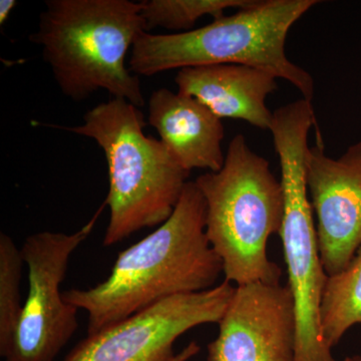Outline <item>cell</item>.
Instances as JSON below:
<instances>
[{"label":"cell","mask_w":361,"mask_h":361,"mask_svg":"<svg viewBox=\"0 0 361 361\" xmlns=\"http://www.w3.org/2000/svg\"><path fill=\"white\" fill-rule=\"evenodd\" d=\"M206 214L203 194L189 180L169 219L121 252L106 279L63 292L66 302L87 313V334L171 297L215 287L224 269L207 238Z\"/></svg>","instance_id":"obj_1"},{"label":"cell","mask_w":361,"mask_h":361,"mask_svg":"<svg viewBox=\"0 0 361 361\" xmlns=\"http://www.w3.org/2000/svg\"><path fill=\"white\" fill-rule=\"evenodd\" d=\"M142 32L148 30L141 2L47 0L30 40L39 45L59 89L71 101L106 90L142 109L141 80L126 66V56Z\"/></svg>","instance_id":"obj_2"},{"label":"cell","mask_w":361,"mask_h":361,"mask_svg":"<svg viewBox=\"0 0 361 361\" xmlns=\"http://www.w3.org/2000/svg\"><path fill=\"white\" fill-rule=\"evenodd\" d=\"M318 4L319 0H255L191 32H142L130 49V71L137 77H153L176 68L250 66L286 80L311 102L314 80L288 59L286 39L294 23Z\"/></svg>","instance_id":"obj_3"},{"label":"cell","mask_w":361,"mask_h":361,"mask_svg":"<svg viewBox=\"0 0 361 361\" xmlns=\"http://www.w3.org/2000/svg\"><path fill=\"white\" fill-rule=\"evenodd\" d=\"M141 109L113 99L87 111L73 127H51L94 140L109 169L104 204L110 219L103 245L111 247L145 228L160 226L179 203L190 172L161 140L145 135Z\"/></svg>","instance_id":"obj_4"},{"label":"cell","mask_w":361,"mask_h":361,"mask_svg":"<svg viewBox=\"0 0 361 361\" xmlns=\"http://www.w3.org/2000/svg\"><path fill=\"white\" fill-rule=\"evenodd\" d=\"M195 183L205 199L207 238L222 260L225 280L237 286L280 283L281 269L268 258L267 244L281 230L284 193L264 157L236 135L223 168Z\"/></svg>","instance_id":"obj_5"},{"label":"cell","mask_w":361,"mask_h":361,"mask_svg":"<svg viewBox=\"0 0 361 361\" xmlns=\"http://www.w3.org/2000/svg\"><path fill=\"white\" fill-rule=\"evenodd\" d=\"M315 114L302 106H286L273 114L270 126L281 168L284 217L279 232L288 286L295 305L294 361H336L320 332V306L327 276L318 247L313 209L306 180L308 135Z\"/></svg>","instance_id":"obj_6"},{"label":"cell","mask_w":361,"mask_h":361,"mask_svg":"<svg viewBox=\"0 0 361 361\" xmlns=\"http://www.w3.org/2000/svg\"><path fill=\"white\" fill-rule=\"evenodd\" d=\"M106 204L78 231H44L21 247L28 271V292L18 329L4 361H54L78 329V308L66 302L61 285L73 254L92 234Z\"/></svg>","instance_id":"obj_7"},{"label":"cell","mask_w":361,"mask_h":361,"mask_svg":"<svg viewBox=\"0 0 361 361\" xmlns=\"http://www.w3.org/2000/svg\"><path fill=\"white\" fill-rule=\"evenodd\" d=\"M234 290L224 280L209 290L165 299L87 334L63 361H173L177 339L200 325L218 324Z\"/></svg>","instance_id":"obj_8"},{"label":"cell","mask_w":361,"mask_h":361,"mask_svg":"<svg viewBox=\"0 0 361 361\" xmlns=\"http://www.w3.org/2000/svg\"><path fill=\"white\" fill-rule=\"evenodd\" d=\"M306 160L308 194L327 276L338 274L361 245V141L338 158L325 153L322 135Z\"/></svg>","instance_id":"obj_9"},{"label":"cell","mask_w":361,"mask_h":361,"mask_svg":"<svg viewBox=\"0 0 361 361\" xmlns=\"http://www.w3.org/2000/svg\"><path fill=\"white\" fill-rule=\"evenodd\" d=\"M208 361H294L297 323L288 285L235 287Z\"/></svg>","instance_id":"obj_10"},{"label":"cell","mask_w":361,"mask_h":361,"mask_svg":"<svg viewBox=\"0 0 361 361\" xmlns=\"http://www.w3.org/2000/svg\"><path fill=\"white\" fill-rule=\"evenodd\" d=\"M178 92L194 97L214 115L241 120L269 130L273 113L266 99L278 89L277 78L244 65H212L180 68L175 78Z\"/></svg>","instance_id":"obj_11"},{"label":"cell","mask_w":361,"mask_h":361,"mask_svg":"<svg viewBox=\"0 0 361 361\" xmlns=\"http://www.w3.org/2000/svg\"><path fill=\"white\" fill-rule=\"evenodd\" d=\"M148 123L183 168L218 172L225 163L222 120L194 97L157 90L148 102Z\"/></svg>","instance_id":"obj_12"},{"label":"cell","mask_w":361,"mask_h":361,"mask_svg":"<svg viewBox=\"0 0 361 361\" xmlns=\"http://www.w3.org/2000/svg\"><path fill=\"white\" fill-rule=\"evenodd\" d=\"M361 324V245L345 270L329 276L320 306V332L330 349Z\"/></svg>","instance_id":"obj_13"},{"label":"cell","mask_w":361,"mask_h":361,"mask_svg":"<svg viewBox=\"0 0 361 361\" xmlns=\"http://www.w3.org/2000/svg\"><path fill=\"white\" fill-rule=\"evenodd\" d=\"M255 0H144L142 16L148 32L161 27L175 33L195 30L197 21L206 16L216 18L224 16L228 9H241Z\"/></svg>","instance_id":"obj_14"},{"label":"cell","mask_w":361,"mask_h":361,"mask_svg":"<svg viewBox=\"0 0 361 361\" xmlns=\"http://www.w3.org/2000/svg\"><path fill=\"white\" fill-rule=\"evenodd\" d=\"M21 249L6 233H0V356L6 355L18 329L23 303L20 284L23 265Z\"/></svg>","instance_id":"obj_15"},{"label":"cell","mask_w":361,"mask_h":361,"mask_svg":"<svg viewBox=\"0 0 361 361\" xmlns=\"http://www.w3.org/2000/svg\"><path fill=\"white\" fill-rule=\"evenodd\" d=\"M201 348L196 342H191L180 353L176 355L173 361H188L193 358L195 355L200 353Z\"/></svg>","instance_id":"obj_16"},{"label":"cell","mask_w":361,"mask_h":361,"mask_svg":"<svg viewBox=\"0 0 361 361\" xmlns=\"http://www.w3.org/2000/svg\"><path fill=\"white\" fill-rule=\"evenodd\" d=\"M18 2L16 0H1L0 1V25H6Z\"/></svg>","instance_id":"obj_17"},{"label":"cell","mask_w":361,"mask_h":361,"mask_svg":"<svg viewBox=\"0 0 361 361\" xmlns=\"http://www.w3.org/2000/svg\"><path fill=\"white\" fill-rule=\"evenodd\" d=\"M343 361H361V355H353L346 357Z\"/></svg>","instance_id":"obj_18"}]
</instances>
